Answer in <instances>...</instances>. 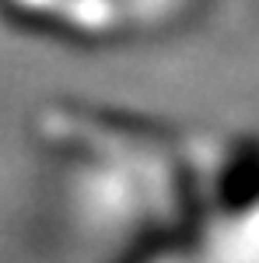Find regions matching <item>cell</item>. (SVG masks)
Listing matches in <instances>:
<instances>
[]
</instances>
